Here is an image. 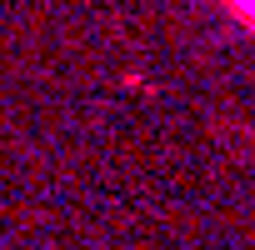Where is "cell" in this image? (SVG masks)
<instances>
[{
  "instance_id": "1",
  "label": "cell",
  "mask_w": 255,
  "mask_h": 250,
  "mask_svg": "<svg viewBox=\"0 0 255 250\" xmlns=\"http://www.w3.org/2000/svg\"><path fill=\"white\" fill-rule=\"evenodd\" d=\"M230 5H235V10H240V15H245V20L255 25V0H230Z\"/></svg>"
}]
</instances>
